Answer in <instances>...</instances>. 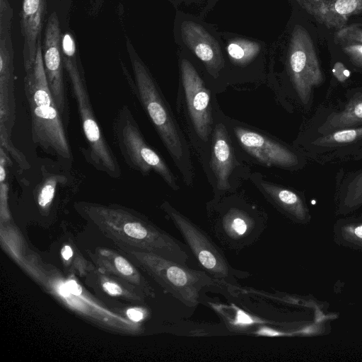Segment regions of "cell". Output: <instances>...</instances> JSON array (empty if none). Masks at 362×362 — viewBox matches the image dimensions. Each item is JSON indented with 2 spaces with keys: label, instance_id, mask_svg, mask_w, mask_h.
Here are the masks:
<instances>
[{
  "label": "cell",
  "instance_id": "1",
  "mask_svg": "<svg viewBox=\"0 0 362 362\" xmlns=\"http://www.w3.org/2000/svg\"><path fill=\"white\" fill-rule=\"evenodd\" d=\"M75 207L82 217L119 248L151 252L182 264L189 259L186 244L137 212L117 205L86 202L78 203Z\"/></svg>",
  "mask_w": 362,
  "mask_h": 362
},
{
  "label": "cell",
  "instance_id": "2",
  "mask_svg": "<svg viewBox=\"0 0 362 362\" xmlns=\"http://www.w3.org/2000/svg\"><path fill=\"white\" fill-rule=\"evenodd\" d=\"M126 48L134 80L121 62L123 74L148 115L165 147L187 179L191 180L189 151L183 135L148 67L127 37Z\"/></svg>",
  "mask_w": 362,
  "mask_h": 362
},
{
  "label": "cell",
  "instance_id": "3",
  "mask_svg": "<svg viewBox=\"0 0 362 362\" xmlns=\"http://www.w3.org/2000/svg\"><path fill=\"white\" fill-rule=\"evenodd\" d=\"M64 67L68 74L76 99L84 134L88 144V160L98 170L118 179L121 169L118 160L100 129L93 113L84 72L77 60L74 35L70 31L62 35Z\"/></svg>",
  "mask_w": 362,
  "mask_h": 362
},
{
  "label": "cell",
  "instance_id": "4",
  "mask_svg": "<svg viewBox=\"0 0 362 362\" xmlns=\"http://www.w3.org/2000/svg\"><path fill=\"white\" fill-rule=\"evenodd\" d=\"M139 269L166 292L189 307L199 303L201 291L221 284L205 271L195 270L158 255L129 248H119Z\"/></svg>",
  "mask_w": 362,
  "mask_h": 362
},
{
  "label": "cell",
  "instance_id": "5",
  "mask_svg": "<svg viewBox=\"0 0 362 362\" xmlns=\"http://www.w3.org/2000/svg\"><path fill=\"white\" fill-rule=\"evenodd\" d=\"M160 208L182 235L203 270L221 286L235 288L239 279H245L250 275L247 272L233 267L211 237L168 202H164Z\"/></svg>",
  "mask_w": 362,
  "mask_h": 362
},
{
  "label": "cell",
  "instance_id": "6",
  "mask_svg": "<svg viewBox=\"0 0 362 362\" xmlns=\"http://www.w3.org/2000/svg\"><path fill=\"white\" fill-rule=\"evenodd\" d=\"M112 129L117 145L129 168L144 175L154 171L172 189H180L168 165L146 142L136 121L127 106H122L119 110Z\"/></svg>",
  "mask_w": 362,
  "mask_h": 362
},
{
  "label": "cell",
  "instance_id": "7",
  "mask_svg": "<svg viewBox=\"0 0 362 362\" xmlns=\"http://www.w3.org/2000/svg\"><path fill=\"white\" fill-rule=\"evenodd\" d=\"M210 223L214 235L222 245L241 250L259 238L267 219L257 211L232 206L211 216Z\"/></svg>",
  "mask_w": 362,
  "mask_h": 362
},
{
  "label": "cell",
  "instance_id": "8",
  "mask_svg": "<svg viewBox=\"0 0 362 362\" xmlns=\"http://www.w3.org/2000/svg\"><path fill=\"white\" fill-rule=\"evenodd\" d=\"M288 68L298 95L306 103L312 88L322 82L324 76L310 39L302 28L296 29L293 33L288 50Z\"/></svg>",
  "mask_w": 362,
  "mask_h": 362
},
{
  "label": "cell",
  "instance_id": "9",
  "mask_svg": "<svg viewBox=\"0 0 362 362\" xmlns=\"http://www.w3.org/2000/svg\"><path fill=\"white\" fill-rule=\"evenodd\" d=\"M62 33L57 13L54 11L46 23L43 43L42 58L45 70L57 110L62 118L66 115V100L63 78V55Z\"/></svg>",
  "mask_w": 362,
  "mask_h": 362
},
{
  "label": "cell",
  "instance_id": "10",
  "mask_svg": "<svg viewBox=\"0 0 362 362\" xmlns=\"http://www.w3.org/2000/svg\"><path fill=\"white\" fill-rule=\"evenodd\" d=\"M29 105L33 141L45 151L62 158L71 159V148L57 106L32 103Z\"/></svg>",
  "mask_w": 362,
  "mask_h": 362
},
{
  "label": "cell",
  "instance_id": "11",
  "mask_svg": "<svg viewBox=\"0 0 362 362\" xmlns=\"http://www.w3.org/2000/svg\"><path fill=\"white\" fill-rule=\"evenodd\" d=\"M181 78L189 116L199 137L206 141L213 122L209 89L193 65L183 59L180 63Z\"/></svg>",
  "mask_w": 362,
  "mask_h": 362
},
{
  "label": "cell",
  "instance_id": "12",
  "mask_svg": "<svg viewBox=\"0 0 362 362\" xmlns=\"http://www.w3.org/2000/svg\"><path fill=\"white\" fill-rule=\"evenodd\" d=\"M234 132L243 148L263 164L282 168L298 164L296 154L267 136L243 127H235Z\"/></svg>",
  "mask_w": 362,
  "mask_h": 362
},
{
  "label": "cell",
  "instance_id": "13",
  "mask_svg": "<svg viewBox=\"0 0 362 362\" xmlns=\"http://www.w3.org/2000/svg\"><path fill=\"white\" fill-rule=\"evenodd\" d=\"M95 267L133 286L147 298H153L156 293L139 268L122 252L105 247H96L88 251Z\"/></svg>",
  "mask_w": 362,
  "mask_h": 362
},
{
  "label": "cell",
  "instance_id": "14",
  "mask_svg": "<svg viewBox=\"0 0 362 362\" xmlns=\"http://www.w3.org/2000/svg\"><path fill=\"white\" fill-rule=\"evenodd\" d=\"M86 284L98 294L103 302L114 308L121 305L145 303L147 298L133 286L95 267L85 277Z\"/></svg>",
  "mask_w": 362,
  "mask_h": 362
},
{
  "label": "cell",
  "instance_id": "15",
  "mask_svg": "<svg viewBox=\"0 0 362 362\" xmlns=\"http://www.w3.org/2000/svg\"><path fill=\"white\" fill-rule=\"evenodd\" d=\"M47 0H23L21 33L23 37V60L25 71L32 68L46 14Z\"/></svg>",
  "mask_w": 362,
  "mask_h": 362
},
{
  "label": "cell",
  "instance_id": "16",
  "mask_svg": "<svg viewBox=\"0 0 362 362\" xmlns=\"http://www.w3.org/2000/svg\"><path fill=\"white\" fill-rule=\"evenodd\" d=\"M181 35L185 44L213 74L223 66V60L218 42L201 25L185 21L181 25Z\"/></svg>",
  "mask_w": 362,
  "mask_h": 362
},
{
  "label": "cell",
  "instance_id": "17",
  "mask_svg": "<svg viewBox=\"0 0 362 362\" xmlns=\"http://www.w3.org/2000/svg\"><path fill=\"white\" fill-rule=\"evenodd\" d=\"M224 125L218 124L214 131L211 165L216 187L221 192L230 188V178L234 166V156L230 140Z\"/></svg>",
  "mask_w": 362,
  "mask_h": 362
},
{
  "label": "cell",
  "instance_id": "18",
  "mask_svg": "<svg viewBox=\"0 0 362 362\" xmlns=\"http://www.w3.org/2000/svg\"><path fill=\"white\" fill-rule=\"evenodd\" d=\"M259 185L273 203L291 221L301 225L310 222L312 217L310 210L300 195L264 180H261Z\"/></svg>",
  "mask_w": 362,
  "mask_h": 362
},
{
  "label": "cell",
  "instance_id": "19",
  "mask_svg": "<svg viewBox=\"0 0 362 362\" xmlns=\"http://www.w3.org/2000/svg\"><path fill=\"white\" fill-rule=\"evenodd\" d=\"M24 90L29 104L56 105L45 70L41 41H39L37 44L33 66L25 71Z\"/></svg>",
  "mask_w": 362,
  "mask_h": 362
},
{
  "label": "cell",
  "instance_id": "20",
  "mask_svg": "<svg viewBox=\"0 0 362 362\" xmlns=\"http://www.w3.org/2000/svg\"><path fill=\"white\" fill-rule=\"evenodd\" d=\"M313 15L324 23H335L336 19L362 11V0H304Z\"/></svg>",
  "mask_w": 362,
  "mask_h": 362
},
{
  "label": "cell",
  "instance_id": "21",
  "mask_svg": "<svg viewBox=\"0 0 362 362\" xmlns=\"http://www.w3.org/2000/svg\"><path fill=\"white\" fill-rule=\"evenodd\" d=\"M317 153L338 152L351 150L356 145H362V126L339 129L322 134L312 142Z\"/></svg>",
  "mask_w": 362,
  "mask_h": 362
},
{
  "label": "cell",
  "instance_id": "22",
  "mask_svg": "<svg viewBox=\"0 0 362 362\" xmlns=\"http://www.w3.org/2000/svg\"><path fill=\"white\" fill-rule=\"evenodd\" d=\"M362 126V93L354 95L344 109L331 114L318 128L320 134L339 129Z\"/></svg>",
  "mask_w": 362,
  "mask_h": 362
},
{
  "label": "cell",
  "instance_id": "23",
  "mask_svg": "<svg viewBox=\"0 0 362 362\" xmlns=\"http://www.w3.org/2000/svg\"><path fill=\"white\" fill-rule=\"evenodd\" d=\"M332 238L336 245L362 252V218H339L333 225Z\"/></svg>",
  "mask_w": 362,
  "mask_h": 362
},
{
  "label": "cell",
  "instance_id": "24",
  "mask_svg": "<svg viewBox=\"0 0 362 362\" xmlns=\"http://www.w3.org/2000/svg\"><path fill=\"white\" fill-rule=\"evenodd\" d=\"M362 206V171L354 174L340 187L336 202V216H346Z\"/></svg>",
  "mask_w": 362,
  "mask_h": 362
},
{
  "label": "cell",
  "instance_id": "25",
  "mask_svg": "<svg viewBox=\"0 0 362 362\" xmlns=\"http://www.w3.org/2000/svg\"><path fill=\"white\" fill-rule=\"evenodd\" d=\"M259 45L253 41L235 39L227 45V52L231 60L240 65L246 64L254 59L259 52Z\"/></svg>",
  "mask_w": 362,
  "mask_h": 362
},
{
  "label": "cell",
  "instance_id": "26",
  "mask_svg": "<svg viewBox=\"0 0 362 362\" xmlns=\"http://www.w3.org/2000/svg\"><path fill=\"white\" fill-rule=\"evenodd\" d=\"M57 180L56 177L47 179L41 188L37 197V203L42 209H46L51 205L57 185Z\"/></svg>",
  "mask_w": 362,
  "mask_h": 362
},
{
  "label": "cell",
  "instance_id": "27",
  "mask_svg": "<svg viewBox=\"0 0 362 362\" xmlns=\"http://www.w3.org/2000/svg\"><path fill=\"white\" fill-rule=\"evenodd\" d=\"M336 38L341 43L362 44V25H353L341 28L336 34Z\"/></svg>",
  "mask_w": 362,
  "mask_h": 362
},
{
  "label": "cell",
  "instance_id": "28",
  "mask_svg": "<svg viewBox=\"0 0 362 362\" xmlns=\"http://www.w3.org/2000/svg\"><path fill=\"white\" fill-rule=\"evenodd\" d=\"M342 50L353 65L362 69V44L342 43Z\"/></svg>",
  "mask_w": 362,
  "mask_h": 362
},
{
  "label": "cell",
  "instance_id": "29",
  "mask_svg": "<svg viewBox=\"0 0 362 362\" xmlns=\"http://www.w3.org/2000/svg\"><path fill=\"white\" fill-rule=\"evenodd\" d=\"M10 135L3 128H0V140L1 147L4 148L7 151L13 155V158L18 162V164L23 168L26 165L25 160L23 159L24 157L13 147L11 144Z\"/></svg>",
  "mask_w": 362,
  "mask_h": 362
},
{
  "label": "cell",
  "instance_id": "30",
  "mask_svg": "<svg viewBox=\"0 0 362 362\" xmlns=\"http://www.w3.org/2000/svg\"><path fill=\"white\" fill-rule=\"evenodd\" d=\"M125 315L132 322H139L145 317V312L141 307H131L125 311Z\"/></svg>",
  "mask_w": 362,
  "mask_h": 362
},
{
  "label": "cell",
  "instance_id": "31",
  "mask_svg": "<svg viewBox=\"0 0 362 362\" xmlns=\"http://www.w3.org/2000/svg\"><path fill=\"white\" fill-rule=\"evenodd\" d=\"M105 0H93L90 7V13L92 15H96L101 9Z\"/></svg>",
  "mask_w": 362,
  "mask_h": 362
}]
</instances>
